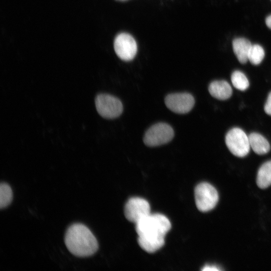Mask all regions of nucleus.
<instances>
[{
    "label": "nucleus",
    "instance_id": "f257e3e1",
    "mask_svg": "<svg viewBox=\"0 0 271 271\" xmlns=\"http://www.w3.org/2000/svg\"><path fill=\"white\" fill-rule=\"evenodd\" d=\"M171 228L168 218L161 214H149L136 224L140 247L149 253L160 249L165 243V237Z\"/></svg>",
    "mask_w": 271,
    "mask_h": 271
},
{
    "label": "nucleus",
    "instance_id": "f03ea898",
    "mask_svg": "<svg viewBox=\"0 0 271 271\" xmlns=\"http://www.w3.org/2000/svg\"><path fill=\"white\" fill-rule=\"evenodd\" d=\"M65 243L69 251L75 256L88 257L98 250V241L91 230L81 223L70 226L65 233Z\"/></svg>",
    "mask_w": 271,
    "mask_h": 271
},
{
    "label": "nucleus",
    "instance_id": "7ed1b4c3",
    "mask_svg": "<svg viewBox=\"0 0 271 271\" xmlns=\"http://www.w3.org/2000/svg\"><path fill=\"white\" fill-rule=\"evenodd\" d=\"M194 194L196 206L202 212L209 211L214 208L219 199L216 189L205 182L200 183L196 187Z\"/></svg>",
    "mask_w": 271,
    "mask_h": 271
},
{
    "label": "nucleus",
    "instance_id": "20e7f679",
    "mask_svg": "<svg viewBox=\"0 0 271 271\" xmlns=\"http://www.w3.org/2000/svg\"><path fill=\"white\" fill-rule=\"evenodd\" d=\"M225 143L230 152L236 157H244L249 152L248 136L240 128L234 127L228 131Z\"/></svg>",
    "mask_w": 271,
    "mask_h": 271
},
{
    "label": "nucleus",
    "instance_id": "39448f33",
    "mask_svg": "<svg viewBox=\"0 0 271 271\" xmlns=\"http://www.w3.org/2000/svg\"><path fill=\"white\" fill-rule=\"evenodd\" d=\"M172 127L167 123L159 122L150 127L146 132L143 141L149 147H157L167 144L174 137Z\"/></svg>",
    "mask_w": 271,
    "mask_h": 271
},
{
    "label": "nucleus",
    "instance_id": "423d86ee",
    "mask_svg": "<svg viewBox=\"0 0 271 271\" xmlns=\"http://www.w3.org/2000/svg\"><path fill=\"white\" fill-rule=\"evenodd\" d=\"M95 103L98 113L105 118H116L123 111V105L120 100L109 94L98 95L96 97Z\"/></svg>",
    "mask_w": 271,
    "mask_h": 271
},
{
    "label": "nucleus",
    "instance_id": "0eeeda50",
    "mask_svg": "<svg viewBox=\"0 0 271 271\" xmlns=\"http://www.w3.org/2000/svg\"><path fill=\"white\" fill-rule=\"evenodd\" d=\"M113 47L116 55L125 61L132 60L138 51L135 39L131 35L124 32L119 33L115 37Z\"/></svg>",
    "mask_w": 271,
    "mask_h": 271
},
{
    "label": "nucleus",
    "instance_id": "6e6552de",
    "mask_svg": "<svg viewBox=\"0 0 271 271\" xmlns=\"http://www.w3.org/2000/svg\"><path fill=\"white\" fill-rule=\"evenodd\" d=\"M150 205L147 200L140 197H133L126 202L124 212L128 221L136 224L150 214Z\"/></svg>",
    "mask_w": 271,
    "mask_h": 271
},
{
    "label": "nucleus",
    "instance_id": "1a4fd4ad",
    "mask_svg": "<svg viewBox=\"0 0 271 271\" xmlns=\"http://www.w3.org/2000/svg\"><path fill=\"white\" fill-rule=\"evenodd\" d=\"M167 107L174 112L184 114L193 107L195 100L190 93H175L168 94L165 99Z\"/></svg>",
    "mask_w": 271,
    "mask_h": 271
},
{
    "label": "nucleus",
    "instance_id": "9d476101",
    "mask_svg": "<svg viewBox=\"0 0 271 271\" xmlns=\"http://www.w3.org/2000/svg\"><path fill=\"white\" fill-rule=\"evenodd\" d=\"M208 90L213 97L219 100L228 99L232 93L231 86L225 80H216L212 82L209 84Z\"/></svg>",
    "mask_w": 271,
    "mask_h": 271
},
{
    "label": "nucleus",
    "instance_id": "9b49d317",
    "mask_svg": "<svg viewBox=\"0 0 271 271\" xmlns=\"http://www.w3.org/2000/svg\"><path fill=\"white\" fill-rule=\"evenodd\" d=\"M252 44L247 39L237 38L232 41L233 52L240 63L244 64L248 60V54Z\"/></svg>",
    "mask_w": 271,
    "mask_h": 271
},
{
    "label": "nucleus",
    "instance_id": "f8f14e48",
    "mask_svg": "<svg viewBox=\"0 0 271 271\" xmlns=\"http://www.w3.org/2000/svg\"><path fill=\"white\" fill-rule=\"evenodd\" d=\"M248 138L250 148L256 154L264 155L269 151L270 145L261 134L252 132L248 136Z\"/></svg>",
    "mask_w": 271,
    "mask_h": 271
},
{
    "label": "nucleus",
    "instance_id": "ddd939ff",
    "mask_svg": "<svg viewBox=\"0 0 271 271\" xmlns=\"http://www.w3.org/2000/svg\"><path fill=\"white\" fill-rule=\"evenodd\" d=\"M256 184L261 189L266 188L271 185V160L266 162L259 168Z\"/></svg>",
    "mask_w": 271,
    "mask_h": 271
},
{
    "label": "nucleus",
    "instance_id": "4468645a",
    "mask_svg": "<svg viewBox=\"0 0 271 271\" xmlns=\"http://www.w3.org/2000/svg\"><path fill=\"white\" fill-rule=\"evenodd\" d=\"M231 81L233 86L241 91L245 90L249 85L246 76L243 73L238 70H236L232 73Z\"/></svg>",
    "mask_w": 271,
    "mask_h": 271
},
{
    "label": "nucleus",
    "instance_id": "2eb2a0df",
    "mask_svg": "<svg viewBox=\"0 0 271 271\" xmlns=\"http://www.w3.org/2000/svg\"><path fill=\"white\" fill-rule=\"evenodd\" d=\"M13 191L10 186L6 183H1L0 185V208L4 209L8 206L12 201Z\"/></svg>",
    "mask_w": 271,
    "mask_h": 271
},
{
    "label": "nucleus",
    "instance_id": "dca6fc26",
    "mask_svg": "<svg viewBox=\"0 0 271 271\" xmlns=\"http://www.w3.org/2000/svg\"><path fill=\"white\" fill-rule=\"evenodd\" d=\"M265 53L263 48L258 44L252 45L250 49L248 59L253 65L260 64L264 57Z\"/></svg>",
    "mask_w": 271,
    "mask_h": 271
},
{
    "label": "nucleus",
    "instance_id": "f3484780",
    "mask_svg": "<svg viewBox=\"0 0 271 271\" xmlns=\"http://www.w3.org/2000/svg\"><path fill=\"white\" fill-rule=\"evenodd\" d=\"M264 110L267 114L271 115V92L268 95L264 104Z\"/></svg>",
    "mask_w": 271,
    "mask_h": 271
},
{
    "label": "nucleus",
    "instance_id": "a211bd4d",
    "mask_svg": "<svg viewBox=\"0 0 271 271\" xmlns=\"http://www.w3.org/2000/svg\"><path fill=\"white\" fill-rule=\"evenodd\" d=\"M219 269L215 266L207 265H205L202 269L203 271H210V270H219Z\"/></svg>",
    "mask_w": 271,
    "mask_h": 271
},
{
    "label": "nucleus",
    "instance_id": "6ab92c4d",
    "mask_svg": "<svg viewBox=\"0 0 271 271\" xmlns=\"http://www.w3.org/2000/svg\"><path fill=\"white\" fill-rule=\"evenodd\" d=\"M265 24L267 27L271 29V15L266 17L265 19Z\"/></svg>",
    "mask_w": 271,
    "mask_h": 271
},
{
    "label": "nucleus",
    "instance_id": "aec40b11",
    "mask_svg": "<svg viewBox=\"0 0 271 271\" xmlns=\"http://www.w3.org/2000/svg\"><path fill=\"white\" fill-rule=\"evenodd\" d=\"M116 1L123 2V1H127V0H116Z\"/></svg>",
    "mask_w": 271,
    "mask_h": 271
},
{
    "label": "nucleus",
    "instance_id": "412c9836",
    "mask_svg": "<svg viewBox=\"0 0 271 271\" xmlns=\"http://www.w3.org/2000/svg\"><path fill=\"white\" fill-rule=\"evenodd\" d=\"M271 1V0H270Z\"/></svg>",
    "mask_w": 271,
    "mask_h": 271
}]
</instances>
